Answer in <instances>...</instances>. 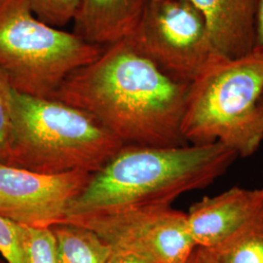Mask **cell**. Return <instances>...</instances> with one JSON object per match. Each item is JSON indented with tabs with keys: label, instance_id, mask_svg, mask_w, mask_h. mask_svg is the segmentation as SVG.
Here are the masks:
<instances>
[{
	"label": "cell",
	"instance_id": "30bf717a",
	"mask_svg": "<svg viewBox=\"0 0 263 263\" xmlns=\"http://www.w3.org/2000/svg\"><path fill=\"white\" fill-rule=\"evenodd\" d=\"M203 15L219 56L238 59L253 53L256 0H188Z\"/></svg>",
	"mask_w": 263,
	"mask_h": 263
},
{
	"label": "cell",
	"instance_id": "7c38bea8",
	"mask_svg": "<svg viewBox=\"0 0 263 263\" xmlns=\"http://www.w3.org/2000/svg\"><path fill=\"white\" fill-rule=\"evenodd\" d=\"M56 239L59 263H106L112 248L94 231L71 222L50 227Z\"/></svg>",
	"mask_w": 263,
	"mask_h": 263
},
{
	"label": "cell",
	"instance_id": "9c48e42d",
	"mask_svg": "<svg viewBox=\"0 0 263 263\" xmlns=\"http://www.w3.org/2000/svg\"><path fill=\"white\" fill-rule=\"evenodd\" d=\"M263 204V187H232L194 203L186 214L188 231L196 248L208 249L243 226Z\"/></svg>",
	"mask_w": 263,
	"mask_h": 263
},
{
	"label": "cell",
	"instance_id": "2e32d148",
	"mask_svg": "<svg viewBox=\"0 0 263 263\" xmlns=\"http://www.w3.org/2000/svg\"><path fill=\"white\" fill-rule=\"evenodd\" d=\"M14 89L0 69V163L6 164L12 138V97Z\"/></svg>",
	"mask_w": 263,
	"mask_h": 263
},
{
	"label": "cell",
	"instance_id": "44dd1931",
	"mask_svg": "<svg viewBox=\"0 0 263 263\" xmlns=\"http://www.w3.org/2000/svg\"><path fill=\"white\" fill-rule=\"evenodd\" d=\"M258 107H259V112H260V115H261V118H262L263 121V95L262 97H261V99H260V102H259V105H258Z\"/></svg>",
	"mask_w": 263,
	"mask_h": 263
},
{
	"label": "cell",
	"instance_id": "3957f363",
	"mask_svg": "<svg viewBox=\"0 0 263 263\" xmlns=\"http://www.w3.org/2000/svg\"><path fill=\"white\" fill-rule=\"evenodd\" d=\"M6 164L42 175L95 174L124 146L89 114L54 99L12 97Z\"/></svg>",
	"mask_w": 263,
	"mask_h": 263
},
{
	"label": "cell",
	"instance_id": "8fae6325",
	"mask_svg": "<svg viewBox=\"0 0 263 263\" xmlns=\"http://www.w3.org/2000/svg\"><path fill=\"white\" fill-rule=\"evenodd\" d=\"M149 0H81L74 33L99 47H107L129 37Z\"/></svg>",
	"mask_w": 263,
	"mask_h": 263
},
{
	"label": "cell",
	"instance_id": "5bb4252c",
	"mask_svg": "<svg viewBox=\"0 0 263 263\" xmlns=\"http://www.w3.org/2000/svg\"><path fill=\"white\" fill-rule=\"evenodd\" d=\"M20 227L26 263H59L56 239L50 227Z\"/></svg>",
	"mask_w": 263,
	"mask_h": 263
},
{
	"label": "cell",
	"instance_id": "8992f818",
	"mask_svg": "<svg viewBox=\"0 0 263 263\" xmlns=\"http://www.w3.org/2000/svg\"><path fill=\"white\" fill-rule=\"evenodd\" d=\"M125 40L164 74L184 84L221 58L213 46L203 15L188 0H149Z\"/></svg>",
	"mask_w": 263,
	"mask_h": 263
},
{
	"label": "cell",
	"instance_id": "7402d4cb",
	"mask_svg": "<svg viewBox=\"0 0 263 263\" xmlns=\"http://www.w3.org/2000/svg\"><path fill=\"white\" fill-rule=\"evenodd\" d=\"M0 263H6V262H5V261H3V262H2V261H1V260H0Z\"/></svg>",
	"mask_w": 263,
	"mask_h": 263
},
{
	"label": "cell",
	"instance_id": "52a82bcc",
	"mask_svg": "<svg viewBox=\"0 0 263 263\" xmlns=\"http://www.w3.org/2000/svg\"><path fill=\"white\" fill-rule=\"evenodd\" d=\"M100 236L112 249L141 254L154 263H183L194 251L186 214L171 207L68 217Z\"/></svg>",
	"mask_w": 263,
	"mask_h": 263
},
{
	"label": "cell",
	"instance_id": "4fadbf2b",
	"mask_svg": "<svg viewBox=\"0 0 263 263\" xmlns=\"http://www.w3.org/2000/svg\"><path fill=\"white\" fill-rule=\"evenodd\" d=\"M204 250L215 263H263V204L235 232Z\"/></svg>",
	"mask_w": 263,
	"mask_h": 263
},
{
	"label": "cell",
	"instance_id": "ac0fdd59",
	"mask_svg": "<svg viewBox=\"0 0 263 263\" xmlns=\"http://www.w3.org/2000/svg\"><path fill=\"white\" fill-rule=\"evenodd\" d=\"M106 263H154L148 258L134 252L112 249Z\"/></svg>",
	"mask_w": 263,
	"mask_h": 263
},
{
	"label": "cell",
	"instance_id": "d6986e66",
	"mask_svg": "<svg viewBox=\"0 0 263 263\" xmlns=\"http://www.w3.org/2000/svg\"><path fill=\"white\" fill-rule=\"evenodd\" d=\"M253 52L263 54V0H256L255 37Z\"/></svg>",
	"mask_w": 263,
	"mask_h": 263
},
{
	"label": "cell",
	"instance_id": "9a60e30c",
	"mask_svg": "<svg viewBox=\"0 0 263 263\" xmlns=\"http://www.w3.org/2000/svg\"><path fill=\"white\" fill-rule=\"evenodd\" d=\"M34 16L53 28L66 27L76 19L81 0H28Z\"/></svg>",
	"mask_w": 263,
	"mask_h": 263
},
{
	"label": "cell",
	"instance_id": "e0dca14e",
	"mask_svg": "<svg viewBox=\"0 0 263 263\" xmlns=\"http://www.w3.org/2000/svg\"><path fill=\"white\" fill-rule=\"evenodd\" d=\"M0 256L6 263H26L19 224L0 216Z\"/></svg>",
	"mask_w": 263,
	"mask_h": 263
},
{
	"label": "cell",
	"instance_id": "5b68a950",
	"mask_svg": "<svg viewBox=\"0 0 263 263\" xmlns=\"http://www.w3.org/2000/svg\"><path fill=\"white\" fill-rule=\"evenodd\" d=\"M103 50L44 24L28 0H0V69L18 93L51 99L67 76Z\"/></svg>",
	"mask_w": 263,
	"mask_h": 263
},
{
	"label": "cell",
	"instance_id": "6da1fadb",
	"mask_svg": "<svg viewBox=\"0 0 263 263\" xmlns=\"http://www.w3.org/2000/svg\"><path fill=\"white\" fill-rule=\"evenodd\" d=\"M188 88L122 40L71 72L51 99L89 114L124 145L176 147L188 144L181 135Z\"/></svg>",
	"mask_w": 263,
	"mask_h": 263
},
{
	"label": "cell",
	"instance_id": "7a4b0ae2",
	"mask_svg": "<svg viewBox=\"0 0 263 263\" xmlns=\"http://www.w3.org/2000/svg\"><path fill=\"white\" fill-rule=\"evenodd\" d=\"M237 157L235 151L218 142L176 147L124 145L92 175L66 218L170 207L181 194L212 184Z\"/></svg>",
	"mask_w": 263,
	"mask_h": 263
},
{
	"label": "cell",
	"instance_id": "ba28073f",
	"mask_svg": "<svg viewBox=\"0 0 263 263\" xmlns=\"http://www.w3.org/2000/svg\"><path fill=\"white\" fill-rule=\"evenodd\" d=\"M91 177L85 172L42 175L0 163V216L28 227L61 223Z\"/></svg>",
	"mask_w": 263,
	"mask_h": 263
},
{
	"label": "cell",
	"instance_id": "ffe728a7",
	"mask_svg": "<svg viewBox=\"0 0 263 263\" xmlns=\"http://www.w3.org/2000/svg\"><path fill=\"white\" fill-rule=\"evenodd\" d=\"M183 263H215L203 248H195Z\"/></svg>",
	"mask_w": 263,
	"mask_h": 263
},
{
	"label": "cell",
	"instance_id": "277c9868",
	"mask_svg": "<svg viewBox=\"0 0 263 263\" xmlns=\"http://www.w3.org/2000/svg\"><path fill=\"white\" fill-rule=\"evenodd\" d=\"M263 54L218 58L189 84L181 135L188 144L221 143L250 157L263 141Z\"/></svg>",
	"mask_w": 263,
	"mask_h": 263
}]
</instances>
